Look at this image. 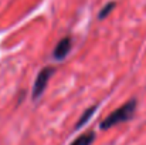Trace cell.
<instances>
[{
  "mask_svg": "<svg viewBox=\"0 0 146 145\" xmlns=\"http://www.w3.org/2000/svg\"><path fill=\"white\" fill-rule=\"evenodd\" d=\"M95 140V134L94 132H85L82 135H80L77 140H74L71 145H91Z\"/></svg>",
  "mask_w": 146,
  "mask_h": 145,
  "instance_id": "277c9868",
  "label": "cell"
},
{
  "mask_svg": "<svg viewBox=\"0 0 146 145\" xmlns=\"http://www.w3.org/2000/svg\"><path fill=\"white\" fill-rule=\"evenodd\" d=\"M95 110H97V105H94V107H91V108H88V110H85V112L82 114V117L80 118V121H78V124H77V130H80V128H82L90 120H91V117L94 115V112H95Z\"/></svg>",
  "mask_w": 146,
  "mask_h": 145,
  "instance_id": "5b68a950",
  "label": "cell"
},
{
  "mask_svg": "<svg viewBox=\"0 0 146 145\" xmlns=\"http://www.w3.org/2000/svg\"><path fill=\"white\" fill-rule=\"evenodd\" d=\"M52 73H54L52 67H44L38 73V76H37L36 81H34V86H33V98L34 100H37L40 96H43V93L46 91V87L48 84L50 77L52 76Z\"/></svg>",
  "mask_w": 146,
  "mask_h": 145,
  "instance_id": "7a4b0ae2",
  "label": "cell"
},
{
  "mask_svg": "<svg viewBox=\"0 0 146 145\" xmlns=\"http://www.w3.org/2000/svg\"><path fill=\"white\" fill-rule=\"evenodd\" d=\"M70 50H71V39H70V37H64V39H61L60 43L55 46L54 51H52V57H54L55 60H64V58L68 55Z\"/></svg>",
  "mask_w": 146,
  "mask_h": 145,
  "instance_id": "3957f363",
  "label": "cell"
},
{
  "mask_svg": "<svg viewBox=\"0 0 146 145\" xmlns=\"http://www.w3.org/2000/svg\"><path fill=\"white\" fill-rule=\"evenodd\" d=\"M135 110H136V101L135 100L128 101L122 107L116 108L106 118H104V121L101 122V128L102 130H108V128H112V127H115L118 124H122V122L129 121L135 115Z\"/></svg>",
  "mask_w": 146,
  "mask_h": 145,
  "instance_id": "6da1fadb",
  "label": "cell"
},
{
  "mask_svg": "<svg viewBox=\"0 0 146 145\" xmlns=\"http://www.w3.org/2000/svg\"><path fill=\"white\" fill-rule=\"evenodd\" d=\"M115 9V1H109V3H106L102 9H101V11H99V14H98V19H105L112 10Z\"/></svg>",
  "mask_w": 146,
  "mask_h": 145,
  "instance_id": "8992f818",
  "label": "cell"
}]
</instances>
